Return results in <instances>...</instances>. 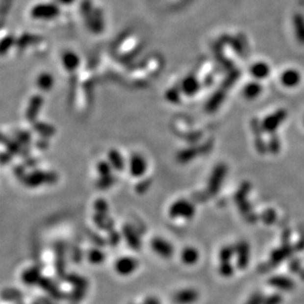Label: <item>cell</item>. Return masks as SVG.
Here are the masks:
<instances>
[{"instance_id":"6da1fadb","label":"cell","mask_w":304,"mask_h":304,"mask_svg":"<svg viewBox=\"0 0 304 304\" xmlns=\"http://www.w3.org/2000/svg\"><path fill=\"white\" fill-rule=\"evenodd\" d=\"M58 176L54 172H47L36 170L29 174H26L22 179V183L29 188H38L44 185H52L56 183Z\"/></svg>"},{"instance_id":"7a4b0ae2","label":"cell","mask_w":304,"mask_h":304,"mask_svg":"<svg viewBox=\"0 0 304 304\" xmlns=\"http://www.w3.org/2000/svg\"><path fill=\"white\" fill-rule=\"evenodd\" d=\"M150 247L154 253L163 259H169L174 254L173 245L163 238L155 237L151 240Z\"/></svg>"},{"instance_id":"3957f363","label":"cell","mask_w":304,"mask_h":304,"mask_svg":"<svg viewBox=\"0 0 304 304\" xmlns=\"http://www.w3.org/2000/svg\"><path fill=\"white\" fill-rule=\"evenodd\" d=\"M58 14L59 10L53 4H39L31 11L32 17L38 20H51L56 17Z\"/></svg>"},{"instance_id":"277c9868","label":"cell","mask_w":304,"mask_h":304,"mask_svg":"<svg viewBox=\"0 0 304 304\" xmlns=\"http://www.w3.org/2000/svg\"><path fill=\"white\" fill-rule=\"evenodd\" d=\"M194 205L187 201L175 202L171 206L170 214L176 218H191L194 216Z\"/></svg>"},{"instance_id":"5b68a950","label":"cell","mask_w":304,"mask_h":304,"mask_svg":"<svg viewBox=\"0 0 304 304\" xmlns=\"http://www.w3.org/2000/svg\"><path fill=\"white\" fill-rule=\"evenodd\" d=\"M138 267V262L132 257H122L117 260L115 269L121 276H129L133 274Z\"/></svg>"},{"instance_id":"8992f818","label":"cell","mask_w":304,"mask_h":304,"mask_svg":"<svg viewBox=\"0 0 304 304\" xmlns=\"http://www.w3.org/2000/svg\"><path fill=\"white\" fill-rule=\"evenodd\" d=\"M147 160L141 154H133L128 161V170L133 177H140L146 173Z\"/></svg>"},{"instance_id":"52a82bcc","label":"cell","mask_w":304,"mask_h":304,"mask_svg":"<svg viewBox=\"0 0 304 304\" xmlns=\"http://www.w3.org/2000/svg\"><path fill=\"white\" fill-rule=\"evenodd\" d=\"M200 298V293L195 288H184L173 295L176 304H194Z\"/></svg>"},{"instance_id":"ba28073f","label":"cell","mask_w":304,"mask_h":304,"mask_svg":"<svg viewBox=\"0 0 304 304\" xmlns=\"http://www.w3.org/2000/svg\"><path fill=\"white\" fill-rule=\"evenodd\" d=\"M0 143H2L7 149V152L12 155H21V156H28L29 150L25 149L23 145H21L17 140H12L5 134L0 133Z\"/></svg>"},{"instance_id":"9c48e42d","label":"cell","mask_w":304,"mask_h":304,"mask_svg":"<svg viewBox=\"0 0 304 304\" xmlns=\"http://www.w3.org/2000/svg\"><path fill=\"white\" fill-rule=\"evenodd\" d=\"M236 266L240 270H245L250 262V248L247 243L241 242L235 248Z\"/></svg>"},{"instance_id":"30bf717a","label":"cell","mask_w":304,"mask_h":304,"mask_svg":"<svg viewBox=\"0 0 304 304\" xmlns=\"http://www.w3.org/2000/svg\"><path fill=\"white\" fill-rule=\"evenodd\" d=\"M43 105H44V99L41 95L33 96L26 110V119L31 123L36 122Z\"/></svg>"},{"instance_id":"8fae6325","label":"cell","mask_w":304,"mask_h":304,"mask_svg":"<svg viewBox=\"0 0 304 304\" xmlns=\"http://www.w3.org/2000/svg\"><path fill=\"white\" fill-rule=\"evenodd\" d=\"M262 92H263L262 86L259 83V81L256 80L247 83L242 89V95L248 101L256 100L262 94Z\"/></svg>"},{"instance_id":"7c38bea8","label":"cell","mask_w":304,"mask_h":304,"mask_svg":"<svg viewBox=\"0 0 304 304\" xmlns=\"http://www.w3.org/2000/svg\"><path fill=\"white\" fill-rule=\"evenodd\" d=\"M180 258L183 264L187 266H193L197 264V262L200 260V253L197 248L188 246L181 251Z\"/></svg>"},{"instance_id":"4fadbf2b","label":"cell","mask_w":304,"mask_h":304,"mask_svg":"<svg viewBox=\"0 0 304 304\" xmlns=\"http://www.w3.org/2000/svg\"><path fill=\"white\" fill-rule=\"evenodd\" d=\"M250 72L256 81H260L268 77L270 74V68L264 62H257L252 65Z\"/></svg>"},{"instance_id":"5bb4252c","label":"cell","mask_w":304,"mask_h":304,"mask_svg":"<svg viewBox=\"0 0 304 304\" xmlns=\"http://www.w3.org/2000/svg\"><path fill=\"white\" fill-rule=\"evenodd\" d=\"M200 83L195 77H187L182 82L181 90L187 96H194L200 91Z\"/></svg>"},{"instance_id":"9a60e30c","label":"cell","mask_w":304,"mask_h":304,"mask_svg":"<svg viewBox=\"0 0 304 304\" xmlns=\"http://www.w3.org/2000/svg\"><path fill=\"white\" fill-rule=\"evenodd\" d=\"M62 64L67 71L72 72L79 66V58L74 52L66 51L62 55Z\"/></svg>"},{"instance_id":"2e32d148","label":"cell","mask_w":304,"mask_h":304,"mask_svg":"<svg viewBox=\"0 0 304 304\" xmlns=\"http://www.w3.org/2000/svg\"><path fill=\"white\" fill-rule=\"evenodd\" d=\"M269 283L273 287L280 289V290H290L293 288V281L290 279L282 277V276L273 277L269 280Z\"/></svg>"},{"instance_id":"e0dca14e","label":"cell","mask_w":304,"mask_h":304,"mask_svg":"<svg viewBox=\"0 0 304 304\" xmlns=\"http://www.w3.org/2000/svg\"><path fill=\"white\" fill-rule=\"evenodd\" d=\"M54 80L52 75L50 73H42L39 77H38V81H37V85L38 87L45 92H48L50 90H51L52 86H53Z\"/></svg>"},{"instance_id":"ac0fdd59","label":"cell","mask_w":304,"mask_h":304,"mask_svg":"<svg viewBox=\"0 0 304 304\" xmlns=\"http://www.w3.org/2000/svg\"><path fill=\"white\" fill-rule=\"evenodd\" d=\"M298 81H299V75L294 70H286L283 72V74L281 76L282 84H284L285 86H288V87L296 85L298 83Z\"/></svg>"},{"instance_id":"d6986e66","label":"cell","mask_w":304,"mask_h":304,"mask_svg":"<svg viewBox=\"0 0 304 304\" xmlns=\"http://www.w3.org/2000/svg\"><path fill=\"white\" fill-rule=\"evenodd\" d=\"M34 128L43 137H51L55 133V128L52 126L45 123L35 122Z\"/></svg>"},{"instance_id":"ffe728a7","label":"cell","mask_w":304,"mask_h":304,"mask_svg":"<svg viewBox=\"0 0 304 304\" xmlns=\"http://www.w3.org/2000/svg\"><path fill=\"white\" fill-rule=\"evenodd\" d=\"M235 255V249L231 246H225L219 251V261L220 263L230 262Z\"/></svg>"},{"instance_id":"44dd1931","label":"cell","mask_w":304,"mask_h":304,"mask_svg":"<svg viewBox=\"0 0 304 304\" xmlns=\"http://www.w3.org/2000/svg\"><path fill=\"white\" fill-rule=\"evenodd\" d=\"M218 272L220 276L224 278H229L233 276L234 274V267L230 262H225V263H220L218 267Z\"/></svg>"},{"instance_id":"7402d4cb","label":"cell","mask_w":304,"mask_h":304,"mask_svg":"<svg viewBox=\"0 0 304 304\" xmlns=\"http://www.w3.org/2000/svg\"><path fill=\"white\" fill-rule=\"evenodd\" d=\"M109 159H110V162L111 164L116 168V169H123L124 167V162H123V159H121V155L119 154V152L116 151V150H112L110 152L109 154Z\"/></svg>"},{"instance_id":"603a6c76","label":"cell","mask_w":304,"mask_h":304,"mask_svg":"<svg viewBox=\"0 0 304 304\" xmlns=\"http://www.w3.org/2000/svg\"><path fill=\"white\" fill-rule=\"evenodd\" d=\"M15 137L17 139V141L23 145V146H27L30 144L31 142V133L29 131H25V130H18L15 132Z\"/></svg>"},{"instance_id":"cb8c5ba5","label":"cell","mask_w":304,"mask_h":304,"mask_svg":"<svg viewBox=\"0 0 304 304\" xmlns=\"http://www.w3.org/2000/svg\"><path fill=\"white\" fill-rule=\"evenodd\" d=\"M245 304H264V296L261 292L257 291L251 294Z\"/></svg>"},{"instance_id":"d4e9b609","label":"cell","mask_w":304,"mask_h":304,"mask_svg":"<svg viewBox=\"0 0 304 304\" xmlns=\"http://www.w3.org/2000/svg\"><path fill=\"white\" fill-rule=\"evenodd\" d=\"M89 259L95 264H99L104 260V254L99 250H93L89 254Z\"/></svg>"},{"instance_id":"484cf974","label":"cell","mask_w":304,"mask_h":304,"mask_svg":"<svg viewBox=\"0 0 304 304\" xmlns=\"http://www.w3.org/2000/svg\"><path fill=\"white\" fill-rule=\"evenodd\" d=\"M38 40V37L36 36H30V35H27V36H24L21 41L18 43V45L20 46V48H25L31 44H34L36 41Z\"/></svg>"},{"instance_id":"4316f807","label":"cell","mask_w":304,"mask_h":304,"mask_svg":"<svg viewBox=\"0 0 304 304\" xmlns=\"http://www.w3.org/2000/svg\"><path fill=\"white\" fill-rule=\"evenodd\" d=\"M12 0H3L1 5H0V19H3L5 15L8 13V9L10 8Z\"/></svg>"},{"instance_id":"83f0119b","label":"cell","mask_w":304,"mask_h":304,"mask_svg":"<svg viewBox=\"0 0 304 304\" xmlns=\"http://www.w3.org/2000/svg\"><path fill=\"white\" fill-rule=\"evenodd\" d=\"M282 297L279 294H273L264 298V304H280Z\"/></svg>"},{"instance_id":"f1b7e54d","label":"cell","mask_w":304,"mask_h":304,"mask_svg":"<svg viewBox=\"0 0 304 304\" xmlns=\"http://www.w3.org/2000/svg\"><path fill=\"white\" fill-rule=\"evenodd\" d=\"M12 44H13L12 38H7L6 40L0 43V54L5 53L8 51V49L12 46Z\"/></svg>"},{"instance_id":"f546056e","label":"cell","mask_w":304,"mask_h":304,"mask_svg":"<svg viewBox=\"0 0 304 304\" xmlns=\"http://www.w3.org/2000/svg\"><path fill=\"white\" fill-rule=\"evenodd\" d=\"M98 171H99V173L103 177H108V175L110 173V166H109V164L104 163V162L100 163L99 166H98Z\"/></svg>"},{"instance_id":"4dcf8cb0","label":"cell","mask_w":304,"mask_h":304,"mask_svg":"<svg viewBox=\"0 0 304 304\" xmlns=\"http://www.w3.org/2000/svg\"><path fill=\"white\" fill-rule=\"evenodd\" d=\"M12 154L9 153V152H3V153H0V164L5 165L7 163H9L12 159Z\"/></svg>"},{"instance_id":"1f68e13d","label":"cell","mask_w":304,"mask_h":304,"mask_svg":"<svg viewBox=\"0 0 304 304\" xmlns=\"http://www.w3.org/2000/svg\"><path fill=\"white\" fill-rule=\"evenodd\" d=\"M296 22H297V25L299 26V36L304 40V20L301 18V17H298L296 19Z\"/></svg>"},{"instance_id":"d6a6232c","label":"cell","mask_w":304,"mask_h":304,"mask_svg":"<svg viewBox=\"0 0 304 304\" xmlns=\"http://www.w3.org/2000/svg\"><path fill=\"white\" fill-rule=\"evenodd\" d=\"M143 304H161L159 299L154 297V296H148L147 298L144 299Z\"/></svg>"},{"instance_id":"836d02e7","label":"cell","mask_w":304,"mask_h":304,"mask_svg":"<svg viewBox=\"0 0 304 304\" xmlns=\"http://www.w3.org/2000/svg\"><path fill=\"white\" fill-rule=\"evenodd\" d=\"M38 146L41 148V149H45L48 147V142L45 140V139H42L41 141H38Z\"/></svg>"}]
</instances>
